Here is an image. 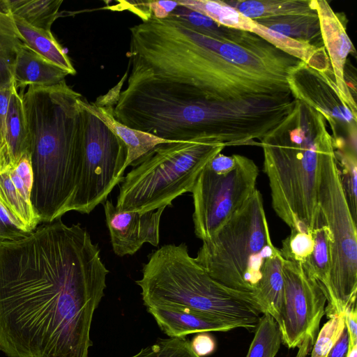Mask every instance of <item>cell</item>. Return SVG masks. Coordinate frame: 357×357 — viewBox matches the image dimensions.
<instances>
[{
	"instance_id": "5bb4252c",
	"label": "cell",
	"mask_w": 357,
	"mask_h": 357,
	"mask_svg": "<svg viewBox=\"0 0 357 357\" xmlns=\"http://www.w3.org/2000/svg\"><path fill=\"white\" fill-rule=\"evenodd\" d=\"M321 39L328 56L335 81L349 104L357 108L356 97L344 79L347 57L355 52L347 32V20L343 13H336L325 0H314Z\"/></svg>"
},
{
	"instance_id": "4fadbf2b",
	"label": "cell",
	"mask_w": 357,
	"mask_h": 357,
	"mask_svg": "<svg viewBox=\"0 0 357 357\" xmlns=\"http://www.w3.org/2000/svg\"><path fill=\"white\" fill-rule=\"evenodd\" d=\"M102 204L112 249L117 256L132 255L146 243L158 245L160 218L165 207L142 213L119 210L107 199Z\"/></svg>"
},
{
	"instance_id": "7bdbcfd3",
	"label": "cell",
	"mask_w": 357,
	"mask_h": 357,
	"mask_svg": "<svg viewBox=\"0 0 357 357\" xmlns=\"http://www.w3.org/2000/svg\"><path fill=\"white\" fill-rule=\"evenodd\" d=\"M347 357H357V344L349 346Z\"/></svg>"
},
{
	"instance_id": "603a6c76",
	"label": "cell",
	"mask_w": 357,
	"mask_h": 357,
	"mask_svg": "<svg viewBox=\"0 0 357 357\" xmlns=\"http://www.w3.org/2000/svg\"><path fill=\"white\" fill-rule=\"evenodd\" d=\"M257 24L294 39L324 46L317 12L254 20Z\"/></svg>"
},
{
	"instance_id": "74e56055",
	"label": "cell",
	"mask_w": 357,
	"mask_h": 357,
	"mask_svg": "<svg viewBox=\"0 0 357 357\" xmlns=\"http://www.w3.org/2000/svg\"><path fill=\"white\" fill-rule=\"evenodd\" d=\"M345 326L349 335V346L357 344L356 303L349 307L344 315Z\"/></svg>"
},
{
	"instance_id": "d6a6232c",
	"label": "cell",
	"mask_w": 357,
	"mask_h": 357,
	"mask_svg": "<svg viewBox=\"0 0 357 357\" xmlns=\"http://www.w3.org/2000/svg\"><path fill=\"white\" fill-rule=\"evenodd\" d=\"M344 329V315H337L329 318L316 337L310 357H326Z\"/></svg>"
},
{
	"instance_id": "60d3db41",
	"label": "cell",
	"mask_w": 357,
	"mask_h": 357,
	"mask_svg": "<svg viewBox=\"0 0 357 357\" xmlns=\"http://www.w3.org/2000/svg\"><path fill=\"white\" fill-rule=\"evenodd\" d=\"M10 167L7 145L0 128V173Z\"/></svg>"
},
{
	"instance_id": "ac0fdd59",
	"label": "cell",
	"mask_w": 357,
	"mask_h": 357,
	"mask_svg": "<svg viewBox=\"0 0 357 357\" xmlns=\"http://www.w3.org/2000/svg\"><path fill=\"white\" fill-rule=\"evenodd\" d=\"M69 74L58 66L34 52L24 44L13 66L16 88L26 86L48 87L61 84Z\"/></svg>"
},
{
	"instance_id": "1f68e13d",
	"label": "cell",
	"mask_w": 357,
	"mask_h": 357,
	"mask_svg": "<svg viewBox=\"0 0 357 357\" xmlns=\"http://www.w3.org/2000/svg\"><path fill=\"white\" fill-rule=\"evenodd\" d=\"M313 245L312 232L293 230L282 241L280 252L285 260L305 264L311 255Z\"/></svg>"
},
{
	"instance_id": "277c9868",
	"label": "cell",
	"mask_w": 357,
	"mask_h": 357,
	"mask_svg": "<svg viewBox=\"0 0 357 357\" xmlns=\"http://www.w3.org/2000/svg\"><path fill=\"white\" fill-rule=\"evenodd\" d=\"M259 145L274 211L291 231L312 232L319 212L321 162L335 147L325 117L295 100L289 113Z\"/></svg>"
},
{
	"instance_id": "8d00e7d4",
	"label": "cell",
	"mask_w": 357,
	"mask_h": 357,
	"mask_svg": "<svg viewBox=\"0 0 357 357\" xmlns=\"http://www.w3.org/2000/svg\"><path fill=\"white\" fill-rule=\"evenodd\" d=\"M238 154L225 155L218 153L207 164V167L215 173H225L232 170L238 162Z\"/></svg>"
},
{
	"instance_id": "ba28073f",
	"label": "cell",
	"mask_w": 357,
	"mask_h": 357,
	"mask_svg": "<svg viewBox=\"0 0 357 357\" xmlns=\"http://www.w3.org/2000/svg\"><path fill=\"white\" fill-rule=\"evenodd\" d=\"M317 201L331 241V270L325 307L329 319L345 315L356 304L357 292L356 222L340 183L335 147L328 150L322 158Z\"/></svg>"
},
{
	"instance_id": "3957f363",
	"label": "cell",
	"mask_w": 357,
	"mask_h": 357,
	"mask_svg": "<svg viewBox=\"0 0 357 357\" xmlns=\"http://www.w3.org/2000/svg\"><path fill=\"white\" fill-rule=\"evenodd\" d=\"M33 172L31 203L40 222L70 211L79 181L84 149L82 96L66 81L28 87L22 93Z\"/></svg>"
},
{
	"instance_id": "836d02e7",
	"label": "cell",
	"mask_w": 357,
	"mask_h": 357,
	"mask_svg": "<svg viewBox=\"0 0 357 357\" xmlns=\"http://www.w3.org/2000/svg\"><path fill=\"white\" fill-rule=\"evenodd\" d=\"M128 10L137 15L140 18L153 16L163 20L178 6L177 1H149L139 2H128Z\"/></svg>"
},
{
	"instance_id": "f546056e",
	"label": "cell",
	"mask_w": 357,
	"mask_h": 357,
	"mask_svg": "<svg viewBox=\"0 0 357 357\" xmlns=\"http://www.w3.org/2000/svg\"><path fill=\"white\" fill-rule=\"evenodd\" d=\"M281 342L278 324L269 314H263L246 357H275Z\"/></svg>"
},
{
	"instance_id": "ffe728a7",
	"label": "cell",
	"mask_w": 357,
	"mask_h": 357,
	"mask_svg": "<svg viewBox=\"0 0 357 357\" xmlns=\"http://www.w3.org/2000/svg\"><path fill=\"white\" fill-rule=\"evenodd\" d=\"M284 259L280 252L265 262L253 291L263 314H269L278 324L284 289Z\"/></svg>"
},
{
	"instance_id": "5b68a950",
	"label": "cell",
	"mask_w": 357,
	"mask_h": 357,
	"mask_svg": "<svg viewBox=\"0 0 357 357\" xmlns=\"http://www.w3.org/2000/svg\"><path fill=\"white\" fill-rule=\"evenodd\" d=\"M136 283L146 307H187L251 332L263 314L253 292L234 289L213 279L190 255L185 243L166 244L153 251Z\"/></svg>"
},
{
	"instance_id": "7a4b0ae2",
	"label": "cell",
	"mask_w": 357,
	"mask_h": 357,
	"mask_svg": "<svg viewBox=\"0 0 357 357\" xmlns=\"http://www.w3.org/2000/svg\"><path fill=\"white\" fill-rule=\"evenodd\" d=\"M141 20L129 29L130 71L188 84L218 103L294 99L287 78L300 61L257 34L222 25L199 32L170 17Z\"/></svg>"
},
{
	"instance_id": "cb8c5ba5",
	"label": "cell",
	"mask_w": 357,
	"mask_h": 357,
	"mask_svg": "<svg viewBox=\"0 0 357 357\" xmlns=\"http://www.w3.org/2000/svg\"><path fill=\"white\" fill-rule=\"evenodd\" d=\"M225 1L252 20L317 12L314 0H234Z\"/></svg>"
},
{
	"instance_id": "e0dca14e",
	"label": "cell",
	"mask_w": 357,
	"mask_h": 357,
	"mask_svg": "<svg viewBox=\"0 0 357 357\" xmlns=\"http://www.w3.org/2000/svg\"><path fill=\"white\" fill-rule=\"evenodd\" d=\"M146 307L160 329L169 337H185L202 332H226L236 328L218 318L187 307L169 305Z\"/></svg>"
},
{
	"instance_id": "ab89813d",
	"label": "cell",
	"mask_w": 357,
	"mask_h": 357,
	"mask_svg": "<svg viewBox=\"0 0 357 357\" xmlns=\"http://www.w3.org/2000/svg\"><path fill=\"white\" fill-rule=\"evenodd\" d=\"M349 348V335L345 329L342 333L340 339L329 351L326 357H347Z\"/></svg>"
},
{
	"instance_id": "6da1fadb",
	"label": "cell",
	"mask_w": 357,
	"mask_h": 357,
	"mask_svg": "<svg viewBox=\"0 0 357 357\" xmlns=\"http://www.w3.org/2000/svg\"><path fill=\"white\" fill-rule=\"evenodd\" d=\"M109 272L79 224L59 219L0 243V350L8 357H88Z\"/></svg>"
},
{
	"instance_id": "4dcf8cb0",
	"label": "cell",
	"mask_w": 357,
	"mask_h": 357,
	"mask_svg": "<svg viewBox=\"0 0 357 357\" xmlns=\"http://www.w3.org/2000/svg\"><path fill=\"white\" fill-rule=\"evenodd\" d=\"M130 357H200L191 349L185 337L158 339L151 346L142 349Z\"/></svg>"
},
{
	"instance_id": "44dd1931",
	"label": "cell",
	"mask_w": 357,
	"mask_h": 357,
	"mask_svg": "<svg viewBox=\"0 0 357 357\" xmlns=\"http://www.w3.org/2000/svg\"><path fill=\"white\" fill-rule=\"evenodd\" d=\"M11 17L20 40L25 46L66 70L69 75L76 74L70 59L51 31L36 29L16 16Z\"/></svg>"
},
{
	"instance_id": "2e32d148",
	"label": "cell",
	"mask_w": 357,
	"mask_h": 357,
	"mask_svg": "<svg viewBox=\"0 0 357 357\" xmlns=\"http://www.w3.org/2000/svg\"><path fill=\"white\" fill-rule=\"evenodd\" d=\"M32 185L30 154L0 173V204L31 232L40 222L31 203Z\"/></svg>"
},
{
	"instance_id": "8fae6325",
	"label": "cell",
	"mask_w": 357,
	"mask_h": 357,
	"mask_svg": "<svg viewBox=\"0 0 357 357\" xmlns=\"http://www.w3.org/2000/svg\"><path fill=\"white\" fill-rule=\"evenodd\" d=\"M284 289L278 326L289 349L313 345L325 314L326 296L303 263L284 259Z\"/></svg>"
},
{
	"instance_id": "7402d4cb",
	"label": "cell",
	"mask_w": 357,
	"mask_h": 357,
	"mask_svg": "<svg viewBox=\"0 0 357 357\" xmlns=\"http://www.w3.org/2000/svg\"><path fill=\"white\" fill-rule=\"evenodd\" d=\"M6 142L10 167L30 154L29 137L23 100L15 84L10 97L6 125Z\"/></svg>"
},
{
	"instance_id": "30bf717a",
	"label": "cell",
	"mask_w": 357,
	"mask_h": 357,
	"mask_svg": "<svg viewBox=\"0 0 357 357\" xmlns=\"http://www.w3.org/2000/svg\"><path fill=\"white\" fill-rule=\"evenodd\" d=\"M259 169L248 157L238 155L236 167L215 173L207 166L193 188L195 234L202 241L210 239L248 202L257 189Z\"/></svg>"
},
{
	"instance_id": "b9f144b4",
	"label": "cell",
	"mask_w": 357,
	"mask_h": 357,
	"mask_svg": "<svg viewBox=\"0 0 357 357\" xmlns=\"http://www.w3.org/2000/svg\"><path fill=\"white\" fill-rule=\"evenodd\" d=\"M310 347L307 345H302L298 347L299 350L296 355V357H305L309 350Z\"/></svg>"
},
{
	"instance_id": "52a82bcc",
	"label": "cell",
	"mask_w": 357,
	"mask_h": 357,
	"mask_svg": "<svg viewBox=\"0 0 357 357\" xmlns=\"http://www.w3.org/2000/svg\"><path fill=\"white\" fill-rule=\"evenodd\" d=\"M278 252L271 238L262 195L257 188L231 218L203 241L195 259L220 284L253 292L265 262Z\"/></svg>"
},
{
	"instance_id": "d6986e66",
	"label": "cell",
	"mask_w": 357,
	"mask_h": 357,
	"mask_svg": "<svg viewBox=\"0 0 357 357\" xmlns=\"http://www.w3.org/2000/svg\"><path fill=\"white\" fill-rule=\"evenodd\" d=\"M252 32L275 48L304 62L310 67L321 71L332 69L328 56L324 46L319 47L306 41L291 38L266 28L255 22Z\"/></svg>"
},
{
	"instance_id": "484cf974",
	"label": "cell",
	"mask_w": 357,
	"mask_h": 357,
	"mask_svg": "<svg viewBox=\"0 0 357 357\" xmlns=\"http://www.w3.org/2000/svg\"><path fill=\"white\" fill-rule=\"evenodd\" d=\"M312 233L314 239L312 251L303 264L318 282L326 296L329 289L331 270V241L328 228L319 209Z\"/></svg>"
},
{
	"instance_id": "9c48e42d",
	"label": "cell",
	"mask_w": 357,
	"mask_h": 357,
	"mask_svg": "<svg viewBox=\"0 0 357 357\" xmlns=\"http://www.w3.org/2000/svg\"><path fill=\"white\" fill-rule=\"evenodd\" d=\"M82 109L83 158L70 211L89 214L103 204L113 188L123 181L127 147L101 120Z\"/></svg>"
},
{
	"instance_id": "d590c367",
	"label": "cell",
	"mask_w": 357,
	"mask_h": 357,
	"mask_svg": "<svg viewBox=\"0 0 357 357\" xmlns=\"http://www.w3.org/2000/svg\"><path fill=\"white\" fill-rule=\"evenodd\" d=\"M190 343L193 352L200 357L211 354L216 348L215 340L208 332L198 333Z\"/></svg>"
},
{
	"instance_id": "f35d334b",
	"label": "cell",
	"mask_w": 357,
	"mask_h": 357,
	"mask_svg": "<svg viewBox=\"0 0 357 357\" xmlns=\"http://www.w3.org/2000/svg\"><path fill=\"white\" fill-rule=\"evenodd\" d=\"M15 83L10 88H0V128L6 140V118Z\"/></svg>"
},
{
	"instance_id": "7c38bea8",
	"label": "cell",
	"mask_w": 357,
	"mask_h": 357,
	"mask_svg": "<svg viewBox=\"0 0 357 357\" xmlns=\"http://www.w3.org/2000/svg\"><path fill=\"white\" fill-rule=\"evenodd\" d=\"M287 82L294 100L321 112L335 144L344 142L340 137L344 132L349 143L356 147L357 108L340 91L332 69L321 71L300 61L289 73Z\"/></svg>"
},
{
	"instance_id": "e575fe53",
	"label": "cell",
	"mask_w": 357,
	"mask_h": 357,
	"mask_svg": "<svg viewBox=\"0 0 357 357\" xmlns=\"http://www.w3.org/2000/svg\"><path fill=\"white\" fill-rule=\"evenodd\" d=\"M31 233L0 204V243L17 241Z\"/></svg>"
},
{
	"instance_id": "8992f818",
	"label": "cell",
	"mask_w": 357,
	"mask_h": 357,
	"mask_svg": "<svg viewBox=\"0 0 357 357\" xmlns=\"http://www.w3.org/2000/svg\"><path fill=\"white\" fill-rule=\"evenodd\" d=\"M225 146L206 139L157 145L132 166L119 188L116 207L144 213L191 192L201 172Z\"/></svg>"
},
{
	"instance_id": "d4e9b609",
	"label": "cell",
	"mask_w": 357,
	"mask_h": 357,
	"mask_svg": "<svg viewBox=\"0 0 357 357\" xmlns=\"http://www.w3.org/2000/svg\"><path fill=\"white\" fill-rule=\"evenodd\" d=\"M63 0H0V9L39 29L51 31Z\"/></svg>"
},
{
	"instance_id": "9a60e30c",
	"label": "cell",
	"mask_w": 357,
	"mask_h": 357,
	"mask_svg": "<svg viewBox=\"0 0 357 357\" xmlns=\"http://www.w3.org/2000/svg\"><path fill=\"white\" fill-rule=\"evenodd\" d=\"M122 79L107 94L100 96L95 102H89L82 97L79 104L85 110L101 120L126 146L127 158L125 169L140 160L157 145L172 141L158 138L150 134L136 130L119 123L114 116V105L121 91Z\"/></svg>"
},
{
	"instance_id": "83f0119b",
	"label": "cell",
	"mask_w": 357,
	"mask_h": 357,
	"mask_svg": "<svg viewBox=\"0 0 357 357\" xmlns=\"http://www.w3.org/2000/svg\"><path fill=\"white\" fill-rule=\"evenodd\" d=\"M22 45L11 15L0 9V88L14 84L13 66Z\"/></svg>"
},
{
	"instance_id": "f1b7e54d",
	"label": "cell",
	"mask_w": 357,
	"mask_h": 357,
	"mask_svg": "<svg viewBox=\"0 0 357 357\" xmlns=\"http://www.w3.org/2000/svg\"><path fill=\"white\" fill-rule=\"evenodd\" d=\"M335 158L340 183L353 219L357 220L356 151L342 146L335 148Z\"/></svg>"
},
{
	"instance_id": "4316f807",
	"label": "cell",
	"mask_w": 357,
	"mask_h": 357,
	"mask_svg": "<svg viewBox=\"0 0 357 357\" xmlns=\"http://www.w3.org/2000/svg\"><path fill=\"white\" fill-rule=\"evenodd\" d=\"M179 6L200 13L217 24L231 29L252 32L255 22L236 8L220 0H179Z\"/></svg>"
}]
</instances>
